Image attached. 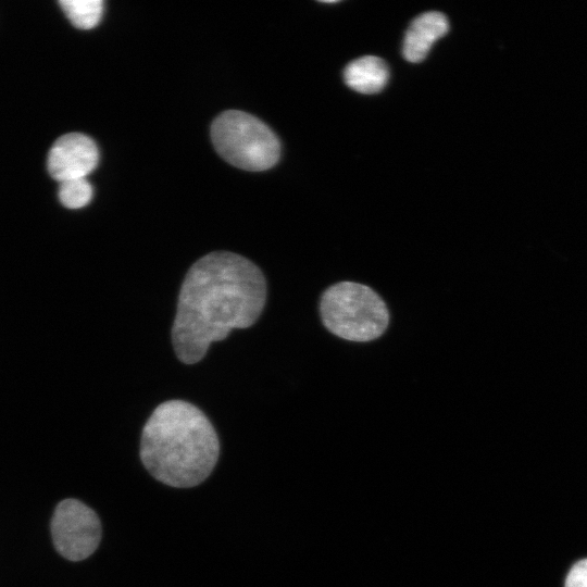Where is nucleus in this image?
Instances as JSON below:
<instances>
[{"label": "nucleus", "mask_w": 587, "mask_h": 587, "mask_svg": "<svg viewBox=\"0 0 587 587\" xmlns=\"http://www.w3.org/2000/svg\"><path fill=\"white\" fill-rule=\"evenodd\" d=\"M265 300L266 282L254 263L229 251L205 254L188 270L178 295L172 327L177 358L199 362L212 342L254 324Z\"/></svg>", "instance_id": "1"}, {"label": "nucleus", "mask_w": 587, "mask_h": 587, "mask_svg": "<svg viewBox=\"0 0 587 587\" xmlns=\"http://www.w3.org/2000/svg\"><path fill=\"white\" fill-rule=\"evenodd\" d=\"M220 453L214 427L196 405L170 400L158 405L145 424L140 459L157 480L176 488L201 484Z\"/></svg>", "instance_id": "2"}, {"label": "nucleus", "mask_w": 587, "mask_h": 587, "mask_svg": "<svg viewBox=\"0 0 587 587\" xmlns=\"http://www.w3.org/2000/svg\"><path fill=\"white\" fill-rule=\"evenodd\" d=\"M320 315L329 333L351 342L379 338L390 322L389 309L379 294L352 280L338 282L324 290Z\"/></svg>", "instance_id": "3"}, {"label": "nucleus", "mask_w": 587, "mask_h": 587, "mask_svg": "<svg viewBox=\"0 0 587 587\" xmlns=\"http://www.w3.org/2000/svg\"><path fill=\"white\" fill-rule=\"evenodd\" d=\"M212 142L218 154L246 171H265L279 158V141L259 118L237 110L220 114L211 125Z\"/></svg>", "instance_id": "4"}, {"label": "nucleus", "mask_w": 587, "mask_h": 587, "mask_svg": "<svg viewBox=\"0 0 587 587\" xmlns=\"http://www.w3.org/2000/svg\"><path fill=\"white\" fill-rule=\"evenodd\" d=\"M50 532L55 550L66 560L77 562L90 557L102 537L97 513L78 499L60 501L52 514Z\"/></svg>", "instance_id": "5"}, {"label": "nucleus", "mask_w": 587, "mask_h": 587, "mask_svg": "<svg viewBox=\"0 0 587 587\" xmlns=\"http://www.w3.org/2000/svg\"><path fill=\"white\" fill-rule=\"evenodd\" d=\"M99 152L95 141L79 133H71L58 138L51 147L47 167L60 183L86 178L98 164Z\"/></svg>", "instance_id": "6"}, {"label": "nucleus", "mask_w": 587, "mask_h": 587, "mask_svg": "<svg viewBox=\"0 0 587 587\" xmlns=\"http://www.w3.org/2000/svg\"><path fill=\"white\" fill-rule=\"evenodd\" d=\"M449 29V23L440 12L429 11L416 16L410 24L402 46L407 61L417 63L428 54L436 40L444 37Z\"/></svg>", "instance_id": "7"}, {"label": "nucleus", "mask_w": 587, "mask_h": 587, "mask_svg": "<svg viewBox=\"0 0 587 587\" xmlns=\"http://www.w3.org/2000/svg\"><path fill=\"white\" fill-rule=\"evenodd\" d=\"M389 78L388 66L384 60L366 55L350 62L344 71V79L348 87L364 93L380 91Z\"/></svg>", "instance_id": "8"}, {"label": "nucleus", "mask_w": 587, "mask_h": 587, "mask_svg": "<svg viewBox=\"0 0 587 587\" xmlns=\"http://www.w3.org/2000/svg\"><path fill=\"white\" fill-rule=\"evenodd\" d=\"M60 5L71 23L80 29L97 26L103 14L101 0H62Z\"/></svg>", "instance_id": "9"}, {"label": "nucleus", "mask_w": 587, "mask_h": 587, "mask_svg": "<svg viewBox=\"0 0 587 587\" xmlns=\"http://www.w3.org/2000/svg\"><path fill=\"white\" fill-rule=\"evenodd\" d=\"M61 203L68 209H79L92 198V187L86 178L62 182L59 188Z\"/></svg>", "instance_id": "10"}, {"label": "nucleus", "mask_w": 587, "mask_h": 587, "mask_svg": "<svg viewBox=\"0 0 587 587\" xmlns=\"http://www.w3.org/2000/svg\"><path fill=\"white\" fill-rule=\"evenodd\" d=\"M565 587H587V559L576 562L570 570Z\"/></svg>", "instance_id": "11"}]
</instances>
